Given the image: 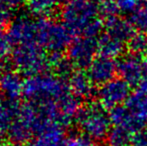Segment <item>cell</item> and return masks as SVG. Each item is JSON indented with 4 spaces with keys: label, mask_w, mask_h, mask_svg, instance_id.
<instances>
[{
    "label": "cell",
    "mask_w": 147,
    "mask_h": 146,
    "mask_svg": "<svg viewBox=\"0 0 147 146\" xmlns=\"http://www.w3.org/2000/svg\"><path fill=\"white\" fill-rule=\"evenodd\" d=\"M8 33L15 46L35 45L48 54L62 55L73 40V34L62 22L46 17L15 18L10 24Z\"/></svg>",
    "instance_id": "6da1fadb"
},
{
    "label": "cell",
    "mask_w": 147,
    "mask_h": 146,
    "mask_svg": "<svg viewBox=\"0 0 147 146\" xmlns=\"http://www.w3.org/2000/svg\"><path fill=\"white\" fill-rule=\"evenodd\" d=\"M61 22L73 35L97 39L104 21L99 17L98 3L93 0H69L61 8Z\"/></svg>",
    "instance_id": "7a4b0ae2"
},
{
    "label": "cell",
    "mask_w": 147,
    "mask_h": 146,
    "mask_svg": "<svg viewBox=\"0 0 147 146\" xmlns=\"http://www.w3.org/2000/svg\"><path fill=\"white\" fill-rule=\"evenodd\" d=\"M72 93L68 81L58 74L41 73L25 80L24 94L29 102H59Z\"/></svg>",
    "instance_id": "3957f363"
},
{
    "label": "cell",
    "mask_w": 147,
    "mask_h": 146,
    "mask_svg": "<svg viewBox=\"0 0 147 146\" xmlns=\"http://www.w3.org/2000/svg\"><path fill=\"white\" fill-rule=\"evenodd\" d=\"M76 122L82 134L93 141L106 139L112 124L107 109L99 102H90L81 107Z\"/></svg>",
    "instance_id": "277c9868"
},
{
    "label": "cell",
    "mask_w": 147,
    "mask_h": 146,
    "mask_svg": "<svg viewBox=\"0 0 147 146\" xmlns=\"http://www.w3.org/2000/svg\"><path fill=\"white\" fill-rule=\"evenodd\" d=\"M11 61L18 73L29 77L52 67L50 54L35 45H16L11 53Z\"/></svg>",
    "instance_id": "5b68a950"
},
{
    "label": "cell",
    "mask_w": 147,
    "mask_h": 146,
    "mask_svg": "<svg viewBox=\"0 0 147 146\" xmlns=\"http://www.w3.org/2000/svg\"><path fill=\"white\" fill-rule=\"evenodd\" d=\"M131 94V86L122 78L115 77L99 86L96 92L97 102L106 109L112 110L115 107L124 105Z\"/></svg>",
    "instance_id": "8992f818"
},
{
    "label": "cell",
    "mask_w": 147,
    "mask_h": 146,
    "mask_svg": "<svg viewBox=\"0 0 147 146\" xmlns=\"http://www.w3.org/2000/svg\"><path fill=\"white\" fill-rule=\"evenodd\" d=\"M97 39L78 36L73 39L67 49V59L78 70L87 69L92 61L96 58Z\"/></svg>",
    "instance_id": "52a82bcc"
},
{
    "label": "cell",
    "mask_w": 147,
    "mask_h": 146,
    "mask_svg": "<svg viewBox=\"0 0 147 146\" xmlns=\"http://www.w3.org/2000/svg\"><path fill=\"white\" fill-rule=\"evenodd\" d=\"M118 75L125 80L131 87L140 88L145 79V61L144 57L128 52L122 55L117 61Z\"/></svg>",
    "instance_id": "ba28073f"
},
{
    "label": "cell",
    "mask_w": 147,
    "mask_h": 146,
    "mask_svg": "<svg viewBox=\"0 0 147 146\" xmlns=\"http://www.w3.org/2000/svg\"><path fill=\"white\" fill-rule=\"evenodd\" d=\"M86 72L94 85L101 86L114 79L118 74L117 62L114 59L98 55L89 65Z\"/></svg>",
    "instance_id": "9c48e42d"
},
{
    "label": "cell",
    "mask_w": 147,
    "mask_h": 146,
    "mask_svg": "<svg viewBox=\"0 0 147 146\" xmlns=\"http://www.w3.org/2000/svg\"><path fill=\"white\" fill-rule=\"evenodd\" d=\"M25 80L17 71L7 70L0 74V93L4 99L17 101L24 94Z\"/></svg>",
    "instance_id": "30bf717a"
},
{
    "label": "cell",
    "mask_w": 147,
    "mask_h": 146,
    "mask_svg": "<svg viewBox=\"0 0 147 146\" xmlns=\"http://www.w3.org/2000/svg\"><path fill=\"white\" fill-rule=\"evenodd\" d=\"M109 115H110L111 122L115 127L123 128L131 132L132 134L146 127L133 116V114L128 110L125 105L118 106L114 109L110 110Z\"/></svg>",
    "instance_id": "8fae6325"
},
{
    "label": "cell",
    "mask_w": 147,
    "mask_h": 146,
    "mask_svg": "<svg viewBox=\"0 0 147 146\" xmlns=\"http://www.w3.org/2000/svg\"><path fill=\"white\" fill-rule=\"evenodd\" d=\"M67 81L71 92L80 100L87 99L92 96L94 84L90 80L87 72H84L83 70H74Z\"/></svg>",
    "instance_id": "7c38bea8"
},
{
    "label": "cell",
    "mask_w": 147,
    "mask_h": 146,
    "mask_svg": "<svg viewBox=\"0 0 147 146\" xmlns=\"http://www.w3.org/2000/svg\"><path fill=\"white\" fill-rule=\"evenodd\" d=\"M103 21H104L105 32L123 41L124 43H127V41L135 33V29L131 25L129 20L120 16L108 18Z\"/></svg>",
    "instance_id": "4fadbf2b"
},
{
    "label": "cell",
    "mask_w": 147,
    "mask_h": 146,
    "mask_svg": "<svg viewBox=\"0 0 147 146\" xmlns=\"http://www.w3.org/2000/svg\"><path fill=\"white\" fill-rule=\"evenodd\" d=\"M125 44L126 43H124L123 41L104 32L97 38L98 55L115 59L119 56H122L124 49H125Z\"/></svg>",
    "instance_id": "5bb4252c"
},
{
    "label": "cell",
    "mask_w": 147,
    "mask_h": 146,
    "mask_svg": "<svg viewBox=\"0 0 147 146\" xmlns=\"http://www.w3.org/2000/svg\"><path fill=\"white\" fill-rule=\"evenodd\" d=\"M140 123L147 125V89H136L124 104Z\"/></svg>",
    "instance_id": "9a60e30c"
},
{
    "label": "cell",
    "mask_w": 147,
    "mask_h": 146,
    "mask_svg": "<svg viewBox=\"0 0 147 146\" xmlns=\"http://www.w3.org/2000/svg\"><path fill=\"white\" fill-rule=\"evenodd\" d=\"M62 0H25L28 11L34 17L49 18L58 10Z\"/></svg>",
    "instance_id": "2e32d148"
},
{
    "label": "cell",
    "mask_w": 147,
    "mask_h": 146,
    "mask_svg": "<svg viewBox=\"0 0 147 146\" xmlns=\"http://www.w3.org/2000/svg\"><path fill=\"white\" fill-rule=\"evenodd\" d=\"M64 139L63 128L56 127L37 135L31 142V146H61Z\"/></svg>",
    "instance_id": "e0dca14e"
},
{
    "label": "cell",
    "mask_w": 147,
    "mask_h": 146,
    "mask_svg": "<svg viewBox=\"0 0 147 146\" xmlns=\"http://www.w3.org/2000/svg\"><path fill=\"white\" fill-rule=\"evenodd\" d=\"M128 20L135 31L147 32V0L128 15Z\"/></svg>",
    "instance_id": "ac0fdd59"
},
{
    "label": "cell",
    "mask_w": 147,
    "mask_h": 146,
    "mask_svg": "<svg viewBox=\"0 0 147 146\" xmlns=\"http://www.w3.org/2000/svg\"><path fill=\"white\" fill-rule=\"evenodd\" d=\"M126 48L129 53L146 56L147 55V34L144 32H135L126 43Z\"/></svg>",
    "instance_id": "d6986e66"
},
{
    "label": "cell",
    "mask_w": 147,
    "mask_h": 146,
    "mask_svg": "<svg viewBox=\"0 0 147 146\" xmlns=\"http://www.w3.org/2000/svg\"><path fill=\"white\" fill-rule=\"evenodd\" d=\"M132 136L133 134L129 131L114 126L106 139L108 146H132Z\"/></svg>",
    "instance_id": "ffe728a7"
},
{
    "label": "cell",
    "mask_w": 147,
    "mask_h": 146,
    "mask_svg": "<svg viewBox=\"0 0 147 146\" xmlns=\"http://www.w3.org/2000/svg\"><path fill=\"white\" fill-rule=\"evenodd\" d=\"M99 15L102 16V19H108L115 17L119 14V10L116 5L115 0H101L98 3Z\"/></svg>",
    "instance_id": "44dd1931"
},
{
    "label": "cell",
    "mask_w": 147,
    "mask_h": 146,
    "mask_svg": "<svg viewBox=\"0 0 147 146\" xmlns=\"http://www.w3.org/2000/svg\"><path fill=\"white\" fill-rule=\"evenodd\" d=\"M14 48V44L9 36L8 31L0 28V60L5 59L11 55Z\"/></svg>",
    "instance_id": "7402d4cb"
},
{
    "label": "cell",
    "mask_w": 147,
    "mask_h": 146,
    "mask_svg": "<svg viewBox=\"0 0 147 146\" xmlns=\"http://www.w3.org/2000/svg\"><path fill=\"white\" fill-rule=\"evenodd\" d=\"M61 146H97L95 141L85 135H72L64 139Z\"/></svg>",
    "instance_id": "603a6c76"
},
{
    "label": "cell",
    "mask_w": 147,
    "mask_h": 146,
    "mask_svg": "<svg viewBox=\"0 0 147 146\" xmlns=\"http://www.w3.org/2000/svg\"><path fill=\"white\" fill-rule=\"evenodd\" d=\"M145 0H115L119 13H124L129 15L138 8Z\"/></svg>",
    "instance_id": "cb8c5ba5"
},
{
    "label": "cell",
    "mask_w": 147,
    "mask_h": 146,
    "mask_svg": "<svg viewBox=\"0 0 147 146\" xmlns=\"http://www.w3.org/2000/svg\"><path fill=\"white\" fill-rule=\"evenodd\" d=\"M12 16H13V9L0 2V28L3 27L5 24L9 23Z\"/></svg>",
    "instance_id": "d4e9b609"
},
{
    "label": "cell",
    "mask_w": 147,
    "mask_h": 146,
    "mask_svg": "<svg viewBox=\"0 0 147 146\" xmlns=\"http://www.w3.org/2000/svg\"><path fill=\"white\" fill-rule=\"evenodd\" d=\"M132 146H147V129H141L132 136Z\"/></svg>",
    "instance_id": "484cf974"
},
{
    "label": "cell",
    "mask_w": 147,
    "mask_h": 146,
    "mask_svg": "<svg viewBox=\"0 0 147 146\" xmlns=\"http://www.w3.org/2000/svg\"><path fill=\"white\" fill-rule=\"evenodd\" d=\"M25 0H0V2H2L3 4H5L6 6H8L11 9H15V8L19 7Z\"/></svg>",
    "instance_id": "4316f807"
},
{
    "label": "cell",
    "mask_w": 147,
    "mask_h": 146,
    "mask_svg": "<svg viewBox=\"0 0 147 146\" xmlns=\"http://www.w3.org/2000/svg\"><path fill=\"white\" fill-rule=\"evenodd\" d=\"M3 133L4 132H2V131L0 130V146L2 145V137H3Z\"/></svg>",
    "instance_id": "83f0119b"
},
{
    "label": "cell",
    "mask_w": 147,
    "mask_h": 146,
    "mask_svg": "<svg viewBox=\"0 0 147 146\" xmlns=\"http://www.w3.org/2000/svg\"><path fill=\"white\" fill-rule=\"evenodd\" d=\"M2 72H1V65H0V74H1Z\"/></svg>",
    "instance_id": "f1b7e54d"
},
{
    "label": "cell",
    "mask_w": 147,
    "mask_h": 146,
    "mask_svg": "<svg viewBox=\"0 0 147 146\" xmlns=\"http://www.w3.org/2000/svg\"><path fill=\"white\" fill-rule=\"evenodd\" d=\"M98 1H101V0H98Z\"/></svg>",
    "instance_id": "f546056e"
},
{
    "label": "cell",
    "mask_w": 147,
    "mask_h": 146,
    "mask_svg": "<svg viewBox=\"0 0 147 146\" xmlns=\"http://www.w3.org/2000/svg\"><path fill=\"white\" fill-rule=\"evenodd\" d=\"M2 146H5V145H2Z\"/></svg>",
    "instance_id": "4dcf8cb0"
}]
</instances>
